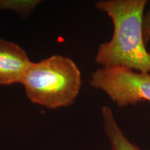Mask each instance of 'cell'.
I'll return each instance as SVG.
<instances>
[{
    "label": "cell",
    "mask_w": 150,
    "mask_h": 150,
    "mask_svg": "<svg viewBox=\"0 0 150 150\" xmlns=\"http://www.w3.org/2000/svg\"><path fill=\"white\" fill-rule=\"evenodd\" d=\"M147 3V0H101L95 4L113 24L111 39L97 48L95 56L97 64L150 73V52L144 42L142 28Z\"/></svg>",
    "instance_id": "cell-1"
},
{
    "label": "cell",
    "mask_w": 150,
    "mask_h": 150,
    "mask_svg": "<svg viewBox=\"0 0 150 150\" xmlns=\"http://www.w3.org/2000/svg\"><path fill=\"white\" fill-rule=\"evenodd\" d=\"M20 83L33 103L57 109L67 107L76 100L81 88V74L70 58L54 55L32 62Z\"/></svg>",
    "instance_id": "cell-2"
},
{
    "label": "cell",
    "mask_w": 150,
    "mask_h": 150,
    "mask_svg": "<svg viewBox=\"0 0 150 150\" xmlns=\"http://www.w3.org/2000/svg\"><path fill=\"white\" fill-rule=\"evenodd\" d=\"M90 85L102 91L119 108L150 102V73L121 67H101L92 73Z\"/></svg>",
    "instance_id": "cell-3"
},
{
    "label": "cell",
    "mask_w": 150,
    "mask_h": 150,
    "mask_svg": "<svg viewBox=\"0 0 150 150\" xmlns=\"http://www.w3.org/2000/svg\"><path fill=\"white\" fill-rule=\"evenodd\" d=\"M31 63L21 47L0 39V86L21 83Z\"/></svg>",
    "instance_id": "cell-4"
},
{
    "label": "cell",
    "mask_w": 150,
    "mask_h": 150,
    "mask_svg": "<svg viewBox=\"0 0 150 150\" xmlns=\"http://www.w3.org/2000/svg\"><path fill=\"white\" fill-rule=\"evenodd\" d=\"M101 111L105 134L109 141L111 150H144L127 138L109 106L107 105L103 106Z\"/></svg>",
    "instance_id": "cell-5"
},
{
    "label": "cell",
    "mask_w": 150,
    "mask_h": 150,
    "mask_svg": "<svg viewBox=\"0 0 150 150\" xmlns=\"http://www.w3.org/2000/svg\"><path fill=\"white\" fill-rule=\"evenodd\" d=\"M38 1H12V0H0V9L16 11L22 16H27L31 13L33 8L38 5Z\"/></svg>",
    "instance_id": "cell-6"
},
{
    "label": "cell",
    "mask_w": 150,
    "mask_h": 150,
    "mask_svg": "<svg viewBox=\"0 0 150 150\" xmlns=\"http://www.w3.org/2000/svg\"><path fill=\"white\" fill-rule=\"evenodd\" d=\"M142 37L145 46L150 42V6L142 17Z\"/></svg>",
    "instance_id": "cell-7"
}]
</instances>
